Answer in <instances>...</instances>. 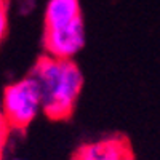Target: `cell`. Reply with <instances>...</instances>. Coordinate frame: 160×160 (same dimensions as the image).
Instances as JSON below:
<instances>
[{
    "instance_id": "obj_5",
    "label": "cell",
    "mask_w": 160,
    "mask_h": 160,
    "mask_svg": "<svg viewBox=\"0 0 160 160\" xmlns=\"http://www.w3.org/2000/svg\"><path fill=\"white\" fill-rule=\"evenodd\" d=\"M83 19L78 0H48L45 7V29L64 28Z\"/></svg>"
},
{
    "instance_id": "obj_4",
    "label": "cell",
    "mask_w": 160,
    "mask_h": 160,
    "mask_svg": "<svg viewBox=\"0 0 160 160\" xmlns=\"http://www.w3.org/2000/svg\"><path fill=\"white\" fill-rule=\"evenodd\" d=\"M131 157L128 141L123 136H111L82 146L74 160H128Z\"/></svg>"
},
{
    "instance_id": "obj_2",
    "label": "cell",
    "mask_w": 160,
    "mask_h": 160,
    "mask_svg": "<svg viewBox=\"0 0 160 160\" xmlns=\"http://www.w3.org/2000/svg\"><path fill=\"white\" fill-rule=\"evenodd\" d=\"M2 111L11 130L28 128L42 111L38 85L32 75L5 87L2 95Z\"/></svg>"
},
{
    "instance_id": "obj_1",
    "label": "cell",
    "mask_w": 160,
    "mask_h": 160,
    "mask_svg": "<svg viewBox=\"0 0 160 160\" xmlns=\"http://www.w3.org/2000/svg\"><path fill=\"white\" fill-rule=\"evenodd\" d=\"M38 85L42 111L53 120L68 118L83 88V74L74 59L42 56L31 72Z\"/></svg>"
},
{
    "instance_id": "obj_3",
    "label": "cell",
    "mask_w": 160,
    "mask_h": 160,
    "mask_svg": "<svg viewBox=\"0 0 160 160\" xmlns=\"http://www.w3.org/2000/svg\"><path fill=\"white\" fill-rule=\"evenodd\" d=\"M85 22L83 19H78L64 28L45 29L43 45L48 56L59 59H74V56L85 47Z\"/></svg>"
},
{
    "instance_id": "obj_10",
    "label": "cell",
    "mask_w": 160,
    "mask_h": 160,
    "mask_svg": "<svg viewBox=\"0 0 160 160\" xmlns=\"http://www.w3.org/2000/svg\"><path fill=\"white\" fill-rule=\"evenodd\" d=\"M128 160H133V157H131V158H128Z\"/></svg>"
},
{
    "instance_id": "obj_6",
    "label": "cell",
    "mask_w": 160,
    "mask_h": 160,
    "mask_svg": "<svg viewBox=\"0 0 160 160\" xmlns=\"http://www.w3.org/2000/svg\"><path fill=\"white\" fill-rule=\"evenodd\" d=\"M10 125L7 123V120L0 111V160H3V151H5V144L8 139V131H10Z\"/></svg>"
},
{
    "instance_id": "obj_8",
    "label": "cell",
    "mask_w": 160,
    "mask_h": 160,
    "mask_svg": "<svg viewBox=\"0 0 160 160\" xmlns=\"http://www.w3.org/2000/svg\"><path fill=\"white\" fill-rule=\"evenodd\" d=\"M7 5H5V0H0V10H2V8H5Z\"/></svg>"
},
{
    "instance_id": "obj_9",
    "label": "cell",
    "mask_w": 160,
    "mask_h": 160,
    "mask_svg": "<svg viewBox=\"0 0 160 160\" xmlns=\"http://www.w3.org/2000/svg\"><path fill=\"white\" fill-rule=\"evenodd\" d=\"M11 160H22V158H11Z\"/></svg>"
},
{
    "instance_id": "obj_7",
    "label": "cell",
    "mask_w": 160,
    "mask_h": 160,
    "mask_svg": "<svg viewBox=\"0 0 160 160\" xmlns=\"http://www.w3.org/2000/svg\"><path fill=\"white\" fill-rule=\"evenodd\" d=\"M7 29H8V15H7V7L0 10V43L7 35Z\"/></svg>"
}]
</instances>
